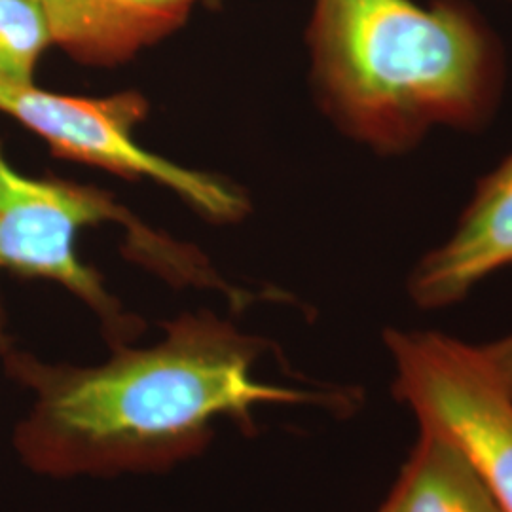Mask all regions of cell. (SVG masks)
<instances>
[{
  "label": "cell",
  "instance_id": "6da1fadb",
  "mask_svg": "<svg viewBox=\"0 0 512 512\" xmlns=\"http://www.w3.org/2000/svg\"><path fill=\"white\" fill-rule=\"evenodd\" d=\"M266 344L211 311L184 313L147 348L114 346L93 366L46 363L12 348L10 380L31 404L12 444L46 478L160 473L207 450L220 420L255 431L264 404L344 406V397L258 380Z\"/></svg>",
  "mask_w": 512,
  "mask_h": 512
},
{
  "label": "cell",
  "instance_id": "7a4b0ae2",
  "mask_svg": "<svg viewBox=\"0 0 512 512\" xmlns=\"http://www.w3.org/2000/svg\"><path fill=\"white\" fill-rule=\"evenodd\" d=\"M306 42L317 103L380 156L484 131L505 92L503 44L467 0H313Z\"/></svg>",
  "mask_w": 512,
  "mask_h": 512
},
{
  "label": "cell",
  "instance_id": "3957f363",
  "mask_svg": "<svg viewBox=\"0 0 512 512\" xmlns=\"http://www.w3.org/2000/svg\"><path fill=\"white\" fill-rule=\"evenodd\" d=\"M122 222L141 260L169 279L211 287L217 274L186 247L160 239L131 217L114 196L84 184L27 177L8 162L0 141V272L54 281L86 304L101 321L110 346L139 336L143 323L107 291L103 277L76 255L82 228ZM12 349L0 302V357Z\"/></svg>",
  "mask_w": 512,
  "mask_h": 512
},
{
  "label": "cell",
  "instance_id": "277c9868",
  "mask_svg": "<svg viewBox=\"0 0 512 512\" xmlns=\"http://www.w3.org/2000/svg\"><path fill=\"white\" fill-rule=\"evenodd\" d=\"M393 395L420 427L454 442L503 512H512V399L480 346L437 330L387 329Z\"/></svg>",
  "mask_w": 512,
  "mask_h": 512
},
{
  "label": "cell",
  "instance_id": "5b68a950",
  "mask_svg": "<svg viewBox=\"0 0 512 512\" xmlns=\"http://www.w3.org/2000/svg\"><path fill=\"white\" fill-rule=\"evenodd\" d=\"M147 109V99L139 93L88 99L46 92L37 84L0 82V112L37 133L55 156L107 169L124 179L164 184L209 219H239L247 202L232 186L139 147L133 133Z\"/></svg>",
  "mask_w": 512,
  "mask_h": 512
},
{
  "label": "cell",
  "instance_id": "8992f818",
  "mask_svg": "<svg viewBox=\"0 0 512 512\" xmlns=\"http://www.w3.org/2000/svg\"><path fill=\"white\" fill-rule=\"evenodd\" d=\"M507 266H512V154L476 183L456 230L421 256L406 289L421 310H442Z\"/></svg>",
  "mask_w": 512,
  "mask_h": 512
},
{
  "label": "cell",
  "instance_id": "52a82bcc",
  "mask_svg": "<svg viewBox=\"0 0 512 512\" xmlns=\"http://www.w3.org/2000/svg\"><path fill=\"white\" fill-rule=\"evenodd\" d=\"M55 46L112 67L175 33L198 0H35Z\"/></svg>",
  "mask_w": 512,
  "mask_h": 512
},
{
  "label": "cell",
  "instance_id": "ba28073f",
  "mask_svg": "<svg viewBox=\"0 0 512 512\" xmlns=\"http://www.w3.org/2000/svg\"><path fill=\"white\" fill-rule=\"evenodd\" d=\"M376 512H503L454 442L420 427L410 456Z\"/></svg>",
  "mask_w": 512,
  "mask_h": 512
},
{
  "label": "cell",
  "instance_id": "9c48e42d",
  "mask_svg": "<svg viewBox=\"0 0 512 512\" xmlns=\"http://www.w3.org/2000/svg\"><path fill=\"white\" fill-rule=\"evenodd\" d=\"M52 44L35 0H0V82L35 84L40 57Z\"/></svg>",
  "mask_w": 512,
  "mask_h": 512
},
{
  "label": "cell",
  "instance_id": "30bf717a",
  "mask_svg": "<svg viewBox=\"0 0 512 512\" xmlns=\"http://www.w3.org/2000/svg\"><path fill=\"white\" fill-rule=\"evenodd\" d=\"M480 349L488 365L492 366L497 380L505 387V391L512 399V334L492 344L480 346Z\"/></svg>",
  "mask_w": 512,
  "mask_h": 512
},
{
  "label": "cell",
  "instance_id": "8fae6325",
  "mask_svg": "<svg viewBox=\"0 0 512 512\" xmlns=\"http://www.w3.org/2000/svg\"><path fill=\"white\" fill-rule=\"evenodd\" d=\"M200 2H203L205 6H209V8H220L224 0H200Z\"/></svg>",
  "mask_w": 512,
  "mask_h": 512
}]
</instances>
